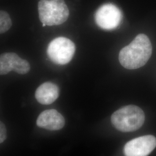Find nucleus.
Masks as SVG:
<instances>
[{
  "label": "nucleus",
  "mask_w": 156,
  "mask_h": 156,
  "mask_svg": "<svg viewBox=\"0 0 156 156\" xmlns=\"http://www.w3.org/2000/svg\"><path fill=\"white\" fill-rule=\"evenodd\" d=\"M11 19L9 15L4 11L0 12V33H5L11 27Z\"/></svg>",
  "instance_id": "9d476101"
},
{
  "label": "nucleus",
  "mask_w": 156,
  "mask_h": 156,
  "mask_svg": "<svg viewBox=\"0 0 156 156\" xmlns=\"http://www.w3.org/2000/svg\"><path fill=\"white\" fill-rule=\"evenodd\" d=\"M58 87L56 84L50 82L41 84L35 93L36 100L42 105L51 104L58 98Z\"/></svg>",
  "instance_id": "1a4fd4ad"
},
{
  "label": "nucleus",
  "mask_w": 156,
  "mask_h": 156,
  "mask_svg": "<svg viewBox=\"0 0 156 156\" xmlns=\"http://www.w3.org/2000/svg\"><path fill=\"white\" fill-rule=\"evenodd\" d=\"M151 53L150 39L145 34H140L120 51L119 60L124 68L135 69L145 66L151 58Z\"/></svg>",
  "instance_id": "f257e3e1"
},
{
  "label": "nucleus",
  "mask_w": 156,
  "mask_h": 156,
  "mask_svg": "<svg viewBox=\"0 0 156 156\" xmlns=\"http://www.w3.org/2000/svg\"><path fill=\"white\" fill-rule=\"evenodd\" d=\"M12 71L24 75L30 71V65L27 60L20 58L15 53H5L0 56V74L6 75Z\"/></svg>",
  "instance_id": "0eeeda50"
},
{
  "label": "nucleus",
  "mask_w": 156,
  "mask_h": 156,
  "mask_svg": "<svg viewBox=\"0 0 156 156\" xmlns=\"http://www.w3.org/2000/svg\"><path fill=\"white\" fill-rule=\"evenodd\" d=\"M145 115L140 107L129 105L115 112L111 116V122L117 130L133 132L140 128L145 122Z\"/></svg>",
  "instance_id": "f03ea898"
},
{
  "label": "nucleus",
  "mask_w": 156,
  "mask_h": 156,
  "mask_svg": "<svg viewBox=\"0 0 156 156\" xmlns=\"http://www.w3.org/2000/svg\"><path fill=\"white\" fill-rule=\"evenodd\" d=\"M75 50V45L71 40L60 37L53 39L49 44L47 54L55 64L65 65L73 59Z\"/></svg>",
  "instance_id": "20e7f679"
},
{
  "label": "nucleus",
  "mask_w": 156,
  "mask_h": 156,
  "mask_svg": "<svg viewBox=\"0 0 156 156\" xmlns=\"http://www.w3.org/2000/svg\"><path fill=\"white\" fill-rule=\"evenodd\" d=\"M156 147V137L149 135L129 141L123 151L125 156H147Z\"/></svg>",
  "instance_id": "423d86ee"
},
{
  "label": "nucleus",
  "mask_w": 156,
  "mask_h": 156,
  "mask_svg": "<svg viewBox=\"0 0 156 156\" xmlns=\"http://www.w3.org/2000/svg\"><path fill=\"white\" fill-rule=\"evenodd\" d=\"M6 138V129L4 124L1 122L0 124V143L2 144Z\"/></svg>",
  "instance_id": "9b49d317"
},
{
  "label": "nucleus",
  "mask_w": 156,
  "mask_h": 156,
  "mask_svg": "<svg viewBox=\"0 0 156 156\" xmlns=\"http://www.w3.org/2000/svg\"><path fill=\"white\" fill-rule=\"evenodd\" d=\"M122 17V13L117 6L108 3L101 6L95 12V22L101 28L111 30L118 27Z\"/></svg>",
  "instance_id": "39448f33"
},
{
  "label": "nucleus",
  "mask_w": 156,
  "mask_h": 156,
  "mask_svg": "<svg viewBox=\"0 0 156 156\" xmlns=\"http://www.w3.org/2000/svg\"><path fill=\"white\" fill-rule=\"evenodd\" d=\"M65 119L55 109H48L39 114L37 120V124L41 128L50 131H57L64 127Z\"/></svg>",
  "instance_id": "6e6552de"
},
{
  "label": "nucleus",
  "mask_w": 156,
  "mask_h": 156,
  "mask_svg": "<svg viewBox=\"0 0 156 156\" xmlns=\"http://www.w3.org/2000/svg\"><path fill=\"white\" fill-rule=\"evenodd\" d=\"M38 9L41 22L49 26L62 24L69 15L64 0H40Z\"/></svg>",
  "instance_id": "7ed1b4c3"
}]
</instances>
